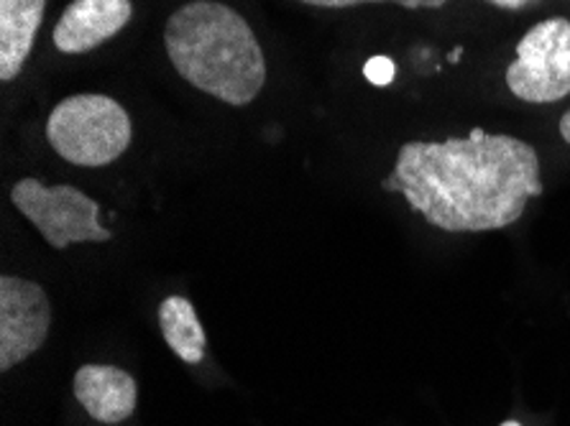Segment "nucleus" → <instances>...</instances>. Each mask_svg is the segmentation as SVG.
<instances>
[{"label":"nucleus","instance_id":"obj_10","mask_svg":"<svg viewBox=\"0 0 570 426\" xmlns=\"http://www.w3.org/2000/svg\"><path fill=\"white\" fill-rule=\"evenodd\" d=\"M161 335L171 353L195 365L205 358V329L193 304L185 297H167L159 307Z\"/></svg>","mask_w":570,"mask_h":426},{"label":"nucleus","instance_id":"obj_13","mask_svg":"<svg viewBox=\"0 0 570 426\" xmlns=\"http://www.w3.org/2000/svg\"><path fill=\"white\" fill-rule=\"evenodd\" d=\"M489 3H494L499 8H507V11H520L527 0H489Z\"/></svg>","mask_w":570,"mask_h":426},{"label":"nucleus","instance_id":"obj_12","mask_svg":"<svg viewBox=\"0 0 570 426\" xmlns=\"http://www.w3.org/2000/svg\"><path fill=\"white\" fill-rule=\"evenodd\" d=\"M305 6H317V8H353L358 6V0H299ZM422 8H443L451 0H420Z\"/></svg>","mask_w":570,"mask_h":426},{"label":"nucleus","instance_id":"obj_8","mask_svg":"<svg viewBox=\"0 0 570 426\" xmlns=\"http://www.w3.org/2000/svg\"><path fill=\"white\" fill-rule=\"evenodd\" d=\"M75 398L95 422L120 424L136 412L138 388L131 373L90 363L75 373Z\"/></svg>","mask_w":570,"mask_h":426},{"label":"nucleus","instance_id":"obj_7","mask_svg":"<svg viewBox=\"0 0 570 426\" xmlns=\"http://www.w3.org/2000/svg\"><path fill=\"white\" fill-rule=\"evenodd\" d=\"M134 16L131 0H72L51 33L62 55H88L118 37Z\"/></svg>","mask_w":570,"mask_h":426},{"label":"nucleus","instance_id":"obj_2","mask_svg":"<svg viewBox=\"0 0 570 426\" xmlns=\"http://www.w3.org/2000/svg\"><path fill=\"white\" fill-rule=\"evenodd\" d=\"M164 47L179 77L233 108L256 100L266 59L248 21L218 0H193L164 26Z\"/></svg>","mask_w":570,"mask_h":426},{"label":"nucleus","instance_id":"obj_9","mask_svg":"<svg viewBox=\"0 0 570 426\" xmlns=\"http://www.w3.org/2000/svg\"><path fill=\"white\" fill-rule=\"evenodd\" d=\"M47 0H0V80L21 75L45 21Z\"/></svg>","mask_w":570,"mask_h":426},{"label":"nucleus","instance_id":"obj_3","mask_svg":"<svg viewBox=\"0 0 570 426\" xmlns=\"http://www.w3.org/2000/svg\"><path fill=\"white\" fill-rule=\"evenodd\" d=\"M134 126L118 100L100 92L72 95L57 102L47 120V141L59 159L98 169L128 151Z\"/></svg>","mask_w":570,"mask_h":426},{"label":"nucleus","instance_id":"obj_6","mask_svg":"<svg viewBox=\"0 0 570 426\" xmlns=\"http://www.w3.org/2000/svg\"><path fill=\"white\" fill-rule=\"evenodd\" d=\"M47 291L21 276H0V370H11L47 343Z\"/></svg>","mask_w":570,"mask_h":426},{"label":"nucleus","instance_id":"obj_11","mask_svg":"<svg viewBox=\"0 0 570 426\" xmlns=\"http://www.w3.org/2000/svg\"><path fill=\"white\" fill-rule=\"evenodd\" d=\"M394 75H396V67H394L392 59L384 57V55L371 57L368 62L364 65V77H366V80H368L371 85H376V87L392 85Z\"/></svg>","mask_w":570,"mask_h":426},{"label":"nucleus","instance_id":"obj_5","mask_svg":"<svg viewBox=\"0 0 570 426\" xmlns=\"http://www.w3.org/2000/svg\"><path fill=\"white\" fill-rule=\"evenodd\" d=\"M507 87L514 98L548 106L570 95V21L552 16L534 23L517 43V59L507 67Z\"/></svg>","mask_w":570,"mask_h":426},{"label":"nucleus","instance_id":"obj_1","mask_svg":"<svg viewBox=\"0 0 570 426\" xmlns=\"http://www.w3.org/2000/svg\"><path fill=\"white\" fill-rule=\"evenodd\" d=\"M382 189L445 232L502 230L524 215L527 199L542 195L540 156L522 138L483 128L443 143L410 141Z\"/></svg>","mask_w":570,"mask_h":426},{"label":"nucleus","instance_id":"obj_14","mask_svg":"<svg viewBox=\"0 0 570 426\" xmlns=\"http://www.w3.org/2000/svg\"><path fill=\"white\" fill-rule=\"evenodd\" d=\"M560 136H563V141L570 146V110L560 118Z\"/></svg>","mask_w":570,"mask_h":426},{"label":"nucleus","instance_id":"obj_4","mask_svg":"<svg viewBox=\"0 0 570 426\" xmlns=\"http://www.w3.org/2000/svg\"><path fill=\"white\" fill-rule=\"evenodd\" d=\"M11 202L55 250H65L72 242H108L114 238L98 220V202L77 187H45L39 179L23 177L11 189Z\"/></svg>","mask_w":570,"mask_h":426},{"label":"nucleus","instance_id":"obj_15","mask_svg":"<svg viewBox=\"0 0 570 426\" xmlns=\"http://www.w3.org/2000/svg\"><path fill=\"white\" fill-rule=\"evenodd\" d=\"M502 426H520V422H504Z\"/></svg>","mask_w":570,"mask_h":426}]
</instances>
